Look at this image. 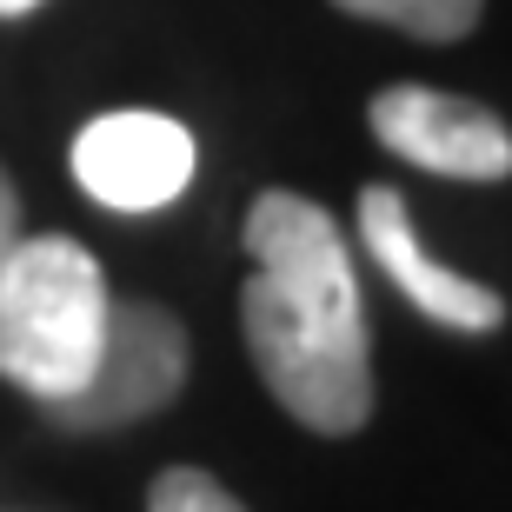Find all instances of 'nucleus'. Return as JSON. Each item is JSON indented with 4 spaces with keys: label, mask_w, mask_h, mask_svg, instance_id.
Masks as SVG:
<instances>
[{
    "label": "nucleus",
    "mask_w": 512,
    "mask_h": 512,
    "mask_svg": "<svg viewBox=\"0 0 512 512\" xmlns=\"http://www.w3.org/2000/svg\"><path fill=\"white\" fill-rule=\"evenodd\" d=\"M253 273L240 286V346L293 426L353 439L373 426V320L346 227L320 200L266 187L240 227Z\"/></svg>",
    "instance_id": "obj_1"
},
{
    "label": "nucleus",
    "mask_w": 512,
    "mask_h": 512,
    "mask_svg": "<svg viewBox=\"0 0 512 512\" xmlns=\"http://www.w3.org/2000/svg\"><path fill=\"white\" fill-rule=\"evenodd\" d=\"M107 266L74 233H27L0 266V380L47 406L67 399L107 340Z\"/></svg>",
    "instance_id": "obj_2"
},
{
    "label": "nucleus",
    "mask_w": 512,
    "mask_h": 512,
    "mask_svg": "<svg viewBox=\"0 0 512 512\" xmlns=\"http://www.w3.org/2000/svg\"><path fill=\"white\" fill-rule=\"evenodd\" d=\"M187 366H193L187 320L173 306L147 300V293H114L94 373L67 399H47L40 413L54 419L60 433H120V426L167 413L173 399L187 393Z\"/></svg>",
    "instance_id": "obj_3"
},
{
    "label": "nucleus",
    "mask_w": 512,
    "mask_h": 512,
    "mask_svg": "<svg viewBox=\"0 0 512 512\" xmlns=\"http://www.w3.org/2000/svg\"><path fill=\"white\" fill-rule=\"evenodd\" d=\"M366 127L393 160L439 180H466V187H499L512 180V127L466 94H439V87H380L366 107Z\"/></svg>",
    "instance_id": "obj_4"
},
{
    "label": "nucleus",
    "mask_w": 512,
    "mask_h": 512,
    "mask_svg": "<svg viewBox=\"0 0 512 512\" xmlns=\"http://www.w3.org/2000/svg\"><path fill=\"white\" fill-rule=\"evenodd\" d=\"M200 147L173 114L120 107L74 133V180L87 200L114 213H160L193 187Z\"/></svg>",
    "instance_id": "obj_5"
},
{
    "label": "nucleus",
    "mask_w": 512,
    "mask_h": 512,
    "mask_svg": "<svg viewBox=\"0 0 512 512\" xmlns=\"http://www.w3.org/2000/svg\"><path fill=\"white\" fill-rule=\"evenodd\" d=\"M353 227H360L366 260L380 266L386 280L399 286V300L413 306V313H426L433 326L466 333V340H479V333H499V326H506V293H499V286H486V280H466V273H459V266H446V260H433L399 187H386V180L360 187Z\"/></svg>",
    "instance_id": "obj_6"
},
{
    "label": "nucleus",
    "mask_w": 512,
    "mask_h": 512,
    "mask_svg": "<svg viewBox=\"0 0 512 512\" xmlns=\"http://www.w3.org/2000/svg\"><path fill=\"white\" fill-rule=\"evenodd\" d=\"M333 7L373 20V27H393L406 40H426V47H453V40L479 34V20H486V0H333Z\"/></svg>",
    "instance_id": "obj_7"
},
{
    "label": "nucleus",
    "mask_w": 512,
    "mask_h": 512,
    "mask_svg": "<svg viewBox=\"0 0 512 512\" xmlns=\"http://www.w3.org/2000/svg\"><path fill=\"white\" fill-rule=\"evenodd\" d=\"M147 512H253V506H240V493H227L207 466H167L147 486Z\"/></svg>",
    "instance_id": "obj_8"
},
{
    "label": "nucleus",
    "mask_w": 512,
    "mask_h": 512,
    "mask_svg": "<svg viewBox=\"0 0 512 512\" xmlns=\"http://www.w3.org/2000/svg\"><path fill=\"white\" fill-rule=\"evenodd\" d=\"M20 240H27V227H20V187H14V173L0 167V266L14 260Z\"/></svg>",
    "instance_id": "obj_9"
},
{
    "label": "nucleus",
    "mask_w": 512,
    "mask_h": 512,
    "mask_svg": "<svg viewBox=\"0 0 512 512\" xmlns=\"http://www.w3.org/2000/svg\"><path fill=\"white\" fill-rule=\"evenodd\" d=\"M40 0H0V20H20V14H34Z\"/></svg>",
    "instance_id": "obj_10"
}]
</instances>
